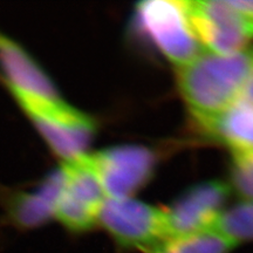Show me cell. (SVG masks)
<instances>
[{
	"label": "cell",
	"instance_id": "obj_1",
	"mask_svg": "<svg viewBox=\"0 0 253 253\" xmlns=\"http://www.w3.org/2000/svg\"><path fill=\"white\" fill-rule=\"evenodd\" d=\"M253 67V46L233 54L205 52L177 68L182 97L199 125L238 100Z\"/></svg>",
	"mask_w": 253,
	"mask_h": 253
},
{
	"label": "cell",
	"instance_id": "obj_2",
	"mask_svg": "<svg viewBox=\"0 0 253 253\" xmlns=\"http://www.w3.org/2000/svg\"><path fill=\"white\" fill-rule=\"evenodd\" d=\"M50 149L62 162L87 154L95 134L94 120L61 99L9 90Z\"/></svg>",
	"mask_w": 253,
	"mask_h": 253
},
{
	"label": "cell",
	"instance_id": "obj_3",
	"mask_svg": "<svg viewBox=\"0 0 253 253\" xmlns=\"http://www.w3.org/2000/svg\"><path fill=\"white\" fill-rule=\"evenodd\" d=\"M97 224L126 250L153 253L169 239L166 211L132 197L106 198Z\"/></svg>",
	"mask_w": 253,
	"mask_h": 253
},
{
	"label": "cell",
	"instance_id": "obj_4",
	"mask_svg": "<svg viewBox=\"0 0 253 253\" xmlns=\"http://www.w3.org/2000/svg\"><path fill=\"white\" fill-rule=\"evenodd\" d=\"M136 14L142 30L176 68L203 52L183 1H142L136 6Z\"/></svg>",
	"mask_w": 253,
	"mask_h": 253
},
{
	"label": "cell",
	"instance_id": "obj_5",
	"mask_svg": "<svg viewBox=\"0 0 253 253\" xmlns=\"http://www.w3.org/2000/svg\"><path fill=\"white\" fill-rule=\"evenodd\" d=\"M63 184L54 219L75 233L86 232L97 225L106 194L89 154L62 162Z\"/></svg>",
	"mask_w": 253,
	"mask_h": 253
},
{
	"label": "cell",
	"instance_id": "obj_6",
	"mask_svg": "<svg viewBox=\"0 0 253 253\" xmlns=\"http://www.w3.org/2000/svg\"><path fill=\"white\" fill-rule=\"evenodd\" d=\"M183 4L205 52L225 55L250 47L253 24L230 0H186Z\"/></svg>",
	"mask_w": 253,
	"mask_h": 253
},
{
	"label": "cell",
	"instance_id": "obj_7",
	"mask_svg": "<svg viewBox=\"0 0 253 253\" xmlns=\"http://www.w3.org/2000/svg\"><path fill=\"white\" fill-rule=\"evenodd\" d=\"M107 198H128L147 184L156 163L143 145L123 144L89 154Z\"/></svg>",
	"mask_w": 253,
	"mask_h": 253
},
{
	"label": "cell",
	"instance_id": "obj_8",
	"mask_svg": "<svg viewBox=\"0 0 253 253\" xmlns=\"http://www.w3.org/2000/svg\"><path fill=\"white\" fill-rule=\"evenodd\" d=\"M231 188L221 181L202 182L189 188L166 211L169 239L213 231L225 211Z\"/></svg>",
	"mask_w": 253,
	"mask_h": 253
},
{
	"label": "cell",
	"instance_id": "obj_9",
	"mask_svg": "<svg viewBox=\"0 0 253 253\" xmlns=\"http://www.w3.org/2000/svg\"><path fill=\"white\" fill-rule=\"evenodd\" d=\"M0 71L8 90L37 95L46 99H61L43 69L23 47L0 33Z\"/></svg>",
	"mask_w": 253,
	"mask_h": 253
},
{
	"label": "cell",
	"instance_id": "obj_10",
	"mask_svg": "<svg viewBox=\"0 0 253 253\" xmlns=\"http://www.w3.org/2000/svg\"><path fill=\"white\" fill-rule=\"evenodd\" d=\"M63 184L60 167L49 173L32 191H18L6 198V212L9 221L19 229H34L54 218Z\"/></svg>",
	"mask_w": 253,
	"mask_h": 253
},
{
	"label": "cell",
	"instance_id": "obj_11",
	"mask_svg": "<svg viewBox=\"0 0 253 253\" xmlns=\"http://www.w3.org/2000/svg\"><path fill=\"white\" fill-rule=\"evenodd\" d=\"M214 140L232 151H253V104L236 102L201 123Z\"/></svg>",
	"mask_w": 253,
	"mask_h": 253
},
{
	"label": "cell",
	"instance_id": "obj_12",
	"mask_svg": "<svg viewBox=\"0 0 253 253\" xmlns=\"http://www.w3.org/2000/svg\"><path fill=\"white\" fill-rule=\"evenodd\" d=\"M237 245L218 231L168 239L153 253H230Z\"/></svg>",
	"mask_w": 253,
	"mask_h": 253
},
{
	"label": "cell",
	"instance_id": "obj_13",
	"mask_svg": "<svg viewBox=\"0 0 253 253\" xmlns=\"http://www.w3.org/2000/svg\"><path fill=\"white\" fill-rule=\"evenodd\" d=\"M214 230L237 246L253 242V201H243L226 209L218 219Z\"/></svg>",
	"mask_w": 253,
	"mask_h": 253
},
{
	"label": "cell",
	"instance_id": "obj_14",
	"mask_svg": "<svg viewBox=\"0 0 253 253\" xmlns=\"http://www.w3.org/2000/svg\"><path fill=\"white\" fill-rule=\"evenodd\" d=\"M231 184L243 201H253V151H232Z\"/></svg>",
	"mask_w": 253,
	"mask_h": 253
},
{
	"label": "cell",
	"instance_id": "obj_15",
	"mask_svg": "<svg viewBox=\"0 0 253 253\" xmlns=\"http://www.w3.org/2000/svg\"><path fill=\"white\" fill-rule=\"evenodd\" d=\"M237 102L253 104V67L250 72L248 79H246L244 87H243ZM236 103V102H235Z\"/></svg>",
	"mask_w": 253,
	"mask_h": 253
},
{
	"label": "cell",
	"instance_id": "obj_16",
	"mask_svg": "<svg viewBox=\"0 0 253 253\" xmlns=\"http://www.w3.org/2000/svg\"><path fill=\"white\" fill-rule=\"evenodd\" d=\"M230 1L253 24V0H230Z\"/></svg>",
	"mask_w": 253,
	"mask_h": 253
}]
</instances>
